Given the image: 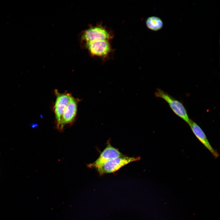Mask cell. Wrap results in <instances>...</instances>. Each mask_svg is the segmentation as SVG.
<instances>
[{"mask_svg":"<svg viewBox=\"0 0 220 220\" xmlns=\"http://www.w3.org/2000/svg\"><path fill=\"white\" fill-rule=\"evenodd\" d=\"M154 94L156 97L161 98L165 101L176 115L188 123L190 119L186 109L181 102L160 89H156Z\"/></svg>","mask_w":220,"mask_h":220,"instance_id":"obj_1","label":"cell"},{"mask_svg":"<svg viewBox=\"0 0 220 220\" xmlns=\"http://www.w3.org/2000/svg\"><path fill=\"white\" fill-rule=\"evenodd\" d=\"M140 159L139 157L122 156L110 160L97 169L100 175L115 172L124 166Z\"/></svg>","mask_w":220,"mask_h":220,"instance_id":"obj_2","label":"cell"},{"mask_svg":"<svg viewBox=\"0 0 220 220\" xmlns=\"http://www.w3.org/2000/svg\"><path fill=\"white\" fill-rule=\"evenodd\" d=\"M112 32L101 25L90 27L84 31L82 39L86 42L99 40H110L112 38Z\"/></svg>","mask_w":220,"mask_h":220,"instance_id":"obj_3","label":"cell"},{"mask_svg":"<svg viewBox=\"0 0 220 220\" xmlns=\"http://www.w3.org/2000/svg\"><path fill=\"white\" fill-rule=\"evenodd\" d=\"M86 46L90 53L96 56L105 59L112 51V47L109 41L99 40L86 43Z\"/></svg>","mask_w":220,"mask_h":220,"instance_id":"obj_4","label":"cell"},{"mask_svg":"<svg viewBox=\"0 0 220 220\" xmlns=\"http://www.w3.org/2000/svg\"><path fill=\"white\" fill-rule=\"evenodd\" d=\"M55 93L56 100L53 108L57 127L59 130L63 114L72 96L68 93H61L57 90H55Z\"/></svg>","mask_w":220,"mask_h":220,"instance_id":"obj_5","label":"cell"},{"mask_svg":"<svg viewBox=\"0 0 220 220\" xmlns=\"http://www.w3.org/2000/svg\"><path fill=\"white\" fill-rule=\"evenodd\" d=\"M122 156L123 154L119 150L109 143L101 152L98 158L95 162L89 164L88 167L97 169L110 160Z\"/></svg>","mask_w":220,"mask_h":220,"instance_id":"obj_6","label":"cell"},{"mask_svg":"<svg viewBox=\"0 0 220 220\" xmlns=\"http://www.w3.org/2000/svg\"><path fill=\"white\" fill-rule=\"evenodd\" d=\"M78 102V100L72 96L64 111L59 130H62L65 125L73 122L77 113Z\"/></svg>","mask_w":220,"mask_h":220,"instance_id":"obj_7","label":"cell"},{"mask_svg":"<svg viewBox=\"0 0 220 220\" xmlns=\"http://www.w3.org/2000/svg\"><path fill=\"white\" fill-rule=\"evenodd\" d=\"M188 123L196 137L215 158H217L219 155L218 153L211 146L200 127L195 122L190 119Z\"/></svg>","mask_w":220,"mask_h":220,"instance_id":"obj_8","label":"cell"},{"mask_svg":"<svg viewBox=\"0 0 220 220\" xmlns=\"http://www.w3.org/2000/svg\"><path fill=\"white\" fill-rule=\"evenodd\" d=\"M147 27L154 31H157L161 29L163 27V22L159 17L152 16L148 17L146 20Z\"/></svg>","mask_w":220,"mask_h":220,"instance_id":"obj_9","label":"cell"}]
</instances>
